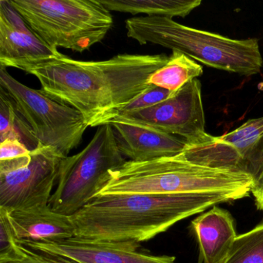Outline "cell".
I'll return each instance as SVG.
<instances>
[{"label": "cell", "instance_id": "30bf717a", "mask_svg": "<svg viewBox=\"0 0 263 263\" xmlns=\"http://www.w3.org/2000/svg\"><path fill=\"white\" fill-rule=\"evenodd\" d=\"M31 249L58 254L78 263H177L170 255H154L138 251L136 241H97L74 236L51 242L17 241Z\"/></svg>", "mask_w": 263, "mask_h": 263}, {"label": "cell", "instance_id": "7a4b0ae2", "mask_svg": "<svg viewBox=\"0 0 263 263\" xmlns=\"http://www.w3.org/2000/svg\"><path fill=\"white\" fill-rule=\"evenodd\" d=\"M224 194L115 195L97 197L70 217L75 236L97 241H147L181 220L220 203Z\"/></svg>", "mask_w": 263, "mask_h": 263}, {"label": "cell", "instance_id": "4fadbf2b", "mask_svg": "<svg viewBox=\"0 0 263 263\" xmlns=\"http://www.w3.org/2000/svg\"><path fill=\"white\" fill-rule=\"evenodd\" d=\"M6 211L17 241L51 242L75 236L70 217L55 212L49 204L24 210Z\"/></svg>", "mask_w": 263, "mask_h": 263}, {"label": "cell", "instance_id": "603a6c76", "mask_svg": "<svg viewBox=\"0 0 263 263\" xmlns=\"http://www.w3.org/2000/svg\"><path fill=\"white\" fill-rule=\"evenodd\" d=\"M246 171L253 179L251 194L258 210H263V137L257 143L247 161Z\"/></svg>", "mask_w": 263, "mask_h": 263}, {"label": "cell", "instance_id": "5b68a950", "mask_svg": "<svg viewBox=\"0 0 263 263\" xmlns=\"http://www.w3.org/2000/svg\"><path fill=\"white\" fill-rule=\"evenodd\" d=\"M29 28L44 43L82 52L101 42L113 26L100 0H10Z\"/></svg>", "mask_w": 263, "mask_h": 263}, {"label": "cell", "instance_id": "52a82bcc", "mask_svg": "<svg viewBox=\"0 0 263 263\" xmlns=\"http://www.w3.org/2000/svg\"><path fill=\"white\" fill-rule=\"evenodd\" d=\"M0 87L13 101L38 146L53 147L66 158L80 145L89 127L81 112L53 99L41 89L24 85L3 67H0Z\"/></svg>", "mask_w": 263, "mask_h": 263}, {"label": "cell", "instance_id": "2e32d148", "mask_svg": "<svg viewBox=\"0 0 263 263\" xmlns=\"http://www.w3.org/2000/svg\"><path fill=\"white\" fill-rule=\"evenodd\" d=\"M109 11L162 16L185 17L199 7L201 0H100Z\"/></svg>", "mask_w": 263, "mask_h": 263}, {"label": "cell", "instance_id": "e0dca14e", "mask_svg": "<svg viewBox=\"0 0 263 263\" xmlns=\"http://www.w3.org/2000/svg\"><path fill=\"white\" fill-rule=\"evenodd\" d=\"M202 73L200 64L187 55L174 50L167 64L151 76L148 84L176 92Z\"/></svg>", "mask_w": 263, "mask_h": 263}, {"label": "cell", "instance_id": "6da1fadb", "mask_svg": "<svg viewBox=\"0 0 263 263\" xmlns=\"http://www.w3.org/2000/svg\"><path fill=\"white\" fill-rule=\"evenodd\" d=\"M168 59L164 54L124 53L106 61H81L60 53L14 68L36 77L44 93L81 112L93 127L150 87L149 78Z\"/></svg>", "mask_w": 263, "mask_h": 263}, {"label": "cell", "instance_id": "277c9868", "mask_svg": "<svg viewBox=\"0 0 263 263\" xmlns=\"http://www.w3.org/2000/svg\"><path fill=\"white\" fill-rule=\"evenodd\" d=\"M125 27L127 36L141 45L156 44L181 52L212 68L246 77L258 74L262 68V56L255 38L231 39L162 16L130 18Z\"/></svg>", "mask_w": 263, "mask_h": 263}, {"label": "cell", "instance_id": "7402d4cb", "mask_svg": "<svg viewBox=\"0 0 263 263\" xmlns=\"http://www.w3.org/2000/svg\"><path fill=\"white\" fill-rule=\"evenodd\" d=\"M24 257L23 246L15 237L7 211L0 208V263L19 261Z\"/></svg>", "mask_w": 263, "mask_h": 263}, {"label": "cell", "instance_id": "ba28073f", "mask_svg": "<svg viewBox=\"0 0 263 263\" xmlns=\"http://www.w3.org/2000/svg\"><path fill=\"white\" fill-rule=\"evenodd\" d=\"M150 127L164 133L193 141L205 135V116L201 98V84L192 80L160 104L135 113L107 121Z\"/></svg>", "mask_w": 263, "mask_h": 263}, {"label": "cell", "instance_id": "8992f818", "mask_svg": "<svg viewBox=\"0 0 263 263\" xmlns=\"http://www.w3.org/2000/svg\"><path fill=\"white\" fill-rule=\"evenodd\" d=\"M125 161L111 125L100 126L84 150L61 160L58 185L49 206L71 216L96 197L109 171Z\"/></svg>", "mask_w": 263, "mask_h": 263}, {"label": "cell", "instance_id": "ffe728a7", "mask_svg": "<svg viewBox=\"0 0 263 263\" xmlns=\"http://www.w3.org/2000/svg\"><path fill=\"white\" fill-rule=\"evenodd\" d=\"M27 126L16 111L13 101L0 87V141L17 140L24 143Z\"/></svg>", "mask_w": 263, "mask_h": 263}, {"label": "cell", "instance_id": "5bb4252c", "mask_svg": "<svg viewBox=\"0 0 263 263\" xmlns=\"http://www.w3.org/2000/svg\"><path fill=\"white\" fill-rule=\"evenodd\" d=\"M60 54L38 37L32 30L23 31L0 19V64L14 67L16 64L51 59Z\"/></svg>", "mask_w": 263, "mask_h": 263}, {"label": "cell", "instance_id": "9a60e30c", "mask_svg": "<svg viewBox=\"0 0 263 263\" xmlns=\"http://www.w3.org/2000/svg\"><path fill=\"white\" fill-rule=\"evenodd\" d=\"M186 142L182 155L187 161L212 168L246 173L241 157L232 147L221 141L219 136L206 133L198 139Z\"/></svg>", "mask_w": 263, "mask_h": 263}, {"label": "cell", "instance_id": "9c48e42d", "mask_svg": "<svg viewBox=\"0 0 263 263\" xmlns=\"http://www.w3.org/2000/svg\"><path fill=\"white\" fill-rule=\"evenodd\" d=\"M28 165L0 174V208L24 210L48 205L58 181L62 156L50 147L30 152Z\"/></svg>", "mask_w": 263, "mask_h": 263}, {"label": "cell", "instance_id": "7c38bea8", "mask_svg": "<svg viewBox=\"0 0 263 263\" xmlns=\"http://www.w3.org/2000/svg\"><path fill=\"white\" fill-rule=\"evenodd\" d=\"M199 248L198 263H223L238 235L229 211L215 205L191 223Z\"/></svg>", "mask_w": 263, "mask_h": 263}, {"label": "cell", "instance_id": "d4e9b609", "mask_svg": "<svg viewBox=\"0 0 263 263\" xmlns=\"http://www.w3.org/2000/svg\"><path fill=\"white\" fill-rule=\"evenodd\" d=\"M31 151L17 140H6L0 144V161L18 159L30 155Z\"/></svg>", "mask_w": 263, "mask_h": 263}, {"label": "cell", "instance_id": "cb8c5ba5", "mask_svg": "<svg viewBox=\"0 0 263 263\" xmlns=\"http://www.w3.org/2000/svg\"><path fill=\"white\" fill-rule=\"evenodd\" d=\"M22 246V245H21ZM23 246L24 257L19 261L8 263H78V261L58 254L38 250Z\"/></svg>", "mask_w": 263, "mask_h": 263}, {"label": "cell", "instance_id": "8fae6325", "mask_svg": "<svg viewBox=\"0 0 263 263\" xmlns=\"http://www.w3.org/2000/svg\"><path fill=\"white\" fill-rule=\"evenodd\" d=\"M110 124L120 152L130 161L140 162L177 156L187 145L184 138L150 127L127 123Z\"/></svg>", "mask_w": 263, "mask_h": 263}, {"label": "cell", "instance_id": "d6986e66", "mask_svg": "<svg viewBox=\"0 0 263 263\" xmlns=\"http://www.w3.org/2000/svg\"><path fill=\"white\" fill-rule=\"evenodd\" d=\"M263 137V117L249 120L229 133L219 136L220 140L232 147L243 160L246 166L257 143ZM247 173V172H246Z\"/></svg>", "mask_w": 263, "mask_h": 263}, {"label": "cell", "instance_id": "44dd1931", "mask_svg": "<svg viewBox=\"0 0 263 263\" xmlns=\"http://www.w3.org/2000/svg\"><path fill=\"white\" fill-rule=\"evenodd\" d=\"M175 93V92L170 91L161 87L150 85V87H147L145 90L138 95L136 98H134L132 101L117 109L112 113L109 114L98 124V127L104 125L107 121L116 117L127 115V114L135 113V112L153 107L168 99L171 97L173 96Z\"/></svg>", "mask_w": 263, "mask_h": 263}, {"label": "cell", "instance_id": "ac0fdd59", "mask_svg": "<svg viewBox=\"0 0 263 263\" xmlns=\"http://www.w3.org/2000/svg\"><path fill=\"white\" fill-rule=\"evenodd\" d=\"M223 263H263V221L238 235Z\"/></svg>", "mask_w": 263, "mask_h": 263}, {"label": "cell", "instance_id": "3957f363", "mask_svg": "<svg viewBox=\"0 0 263 263\" xmlns=\"http://www.w3.org/2000/svg\"><path fill=\"white\" fill-rule=\"evenodd\" d=\"M252 185L253 179L248 174L194 164L181 153L152 161H126L109 171L95 198L132 194H224L238 200L249 196Z\"/></svg>", "mask_w": 263, "mask_h": 263}]
</instances>
